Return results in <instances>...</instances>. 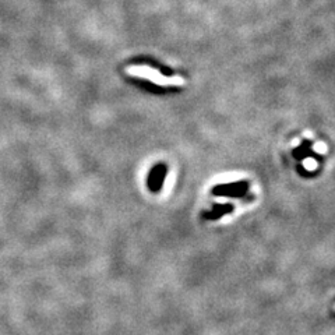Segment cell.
I'll use <instances>...</instances> for the list:
<instances>
[{
  "instance_id": "obj_5",
  "label": "cell",
  "mask_w": 335,
  "mask_h": 335,
  "mask_svg": "<svg viewBox=\"0 0 335 335\" xmlns=\"http://www.w3.org/2000/svg\"><path fill=\"white\" fill-rule=\"evenodd\" d=\"M306 166L309 167V169H314V166H316V162H314V161H306Z\"/></svg>"
},
{
  "instance_id": "obj_2",
  "label": "cell",
  "mask_w": 335,
  "mask_h": 335,
  "mask_svg": "<svg viewBox=\"0 0 335 335\" xmlns=\"http://www.w3.org/2000/svg\"><path fill=\"white\" fill-rule=\"evenodd\" d=\"M247 183L240 182V183H231V185L216 186L214 189V194L219 196H242L247 192Z\"/></svg>"
},
{
  "instance_id": "obj_3",
  "label": "cell",
  "mask_w": 335,
  "mask_h": 335,
  "mask_svg": "<svg viewBox=\"0 0 335 335\" xmlns=\"http://www.w3.org/2000/svg\"><path fill=\"white\" fill-rule=\"evenodd\" d=\"M165 175H166V166L162 165V163L154 166V169L151 171L150 176H148V187L152 192H159L161 190Z\"/></svg>"
},
{
  "instance_id": "obj_4",
  "label": "cell",
  "mask_w": 335,
  "mask_h": 335,
  "mask_svg": "<svg viewBox=\"0 0 335 335\" xmlns=\"http://www.w3.org/2000/svg\"><path fill=\"white\" fill-rule=\"evenodd\" d=\"M231 209H232L231 205H216L212 211H209L207 214H204V218H208V219H218V218L224 215V214H228Z\"/></svg>"
},
{
  "instance_id": "obj_1",
  "label": "cell",
  "mask_w": 335,
  "mask_h": 335,
  "mask_svg": "<svg viewBox=\"0 0 335 335\" xmlns=\"http://www.w3.org/2000/svg\"><path fill=\"white\" fill-rule=\"evenodd\" d=\"M127 73L132 76H138V77H144L151 80L152 83L159 84V85H180L183 84V80L180 77H165L162 76L159 72L151 70L148 67L138 66V67H129Z\"/></svg>"
}]
</instances>
